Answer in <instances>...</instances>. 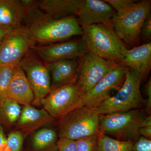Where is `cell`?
<instances>
[{
    "label": "cell",
    "instance_id": "1",
    "mask_svg": "<svg viewBox=\"0 0 151 151\" xmlns=\"http://www.w3.org/2000/svg\"><path fill=\"white\" fill-rule=\"evenodd\" d=\"M37 1H29L24 6V26L35 44L66 40L83 33V29L74 16L59 19L52 18L40 10Z\"/></svg>",
    "mask_w": 151,
    "mask_h": 151
},
{
    "label": "cell",
    "instance_id": "2",
    "mask_svg": "<svg viewBox=\"0 0 151 151\" xmlns=\"http://www.w3.org/2000/svg\"><path fill=\"white\" fill-rule=\"evenodd\" d=\"M82 40L89 52L103 59L120 64L127 49L111 24L82 27Z\"/></svg>",
    "mask_w": 151,
    "mask_h": 151
},
{
    "label": "cell",
    "instance_id": "3",
    "mask_svg": "<svg viewBox=\"0 0 151 151\" xmlns=\"http://www.w3.org/2000/svg\"><path fill=\"white\" fill-rule=\"evenodd\" d=\"M142 79L139 74L129 68L123 85L115 95L89 107L101 116L141 109L145 105L140 91Z\"/></svg>",
    "mask_w": 151,
    "mask_h": 151
},
{
    "label": "cell",
    "instance_id": "4",
    "mask_svg": "<svg viewBox=\"0 0 151 151\" xmlns=\"http://www.w3.org/2000/svg\"><path fill=\"white\" fill-rule=\"evenodd\" d=\"M150 0L137 1L126 10L116 13L111 24L118 37L125 45L134 47L139 44L141 29L151 13Z\"/></svg>",
    "mask_w": 151,
    "mask_h": 151
},
{
    "label": "cell",
    "instance_id": "5",
    "mask_svg": "<svg viewBox=\"0 0 151 151\" xmlns=\"http://www.w3.org/2000/svg\"><path fill=\"white\" fill-rule=\"evenodd\" d=\"M147 115L145 110L139 109L102 116L99 132L120 140L136 142L140 137L139 131Z\"/></svg>",
    "mask_w": 151,
    "mask_h": 151
},
{
    "label": "cell",
    "instance_id": "6",
    "mask_svg": "<svg viewBox=\"0 0 151 151\" xmlns=\"http://www.w3.org/2000/svg\"><path fill=\"white\" fill-rule=\"evenodd\" d=\"M101 115L91 107L83 106L63 116L60 122V138L77 140L98 134Z\"/></svg>",
    "mask_w": 151,
    "mask_h": 151
},
{
    "label": "cell",
    "instance_id": "7",
    "mask_svg": "<svg viewBox=\"0 0 151 151\" xmlns=\"http://www.w3.org/2000/svg\"><path fill=\"white\" fill-rule=\"evenodd\" d=\"M82 97L76 81L50 90L40 102L52 118H62L78 108Z\"/></svg>",
    "mask_w": 151,
    "mask_h": 151
},
{
    "label": "cell",
    "instance_id": "8",
    "mask_svg": "<svg viewBox=\"0 0 151 151\" xmlns=\"http://www.w3.org/2000/svg\"><path fill=\"white\" fill-rule=\"evenodd\" d=\"M80 59L76 82L83 96L119 65L89 52Z\"/></svg>",
    "mask_w": 151,
    "mask_h": 151
},
{
    "label": "cell",
    "instance_id": "9",
    "mask_svg": "<svg viewBox=\"0 0 151 151\" xmlns=\"http://www.w3.org/2000/svg\"><path fill=\"white\" fill-rule=\"evenodd\" d=\"M35 45L24 26L13 30L0 44V65L18 64Z\"/></svg>",
    "mask_w": 151,
    "mask_h": 151
},
{
    "label": "cell",
    "instance_id": "10",
    "mask_svg": "<svg viewBox=\"0 0 151 151\" xmlns=\"http://www.w3.org/2000/svg\"><path fill=\"white\" fill-rule=\"evenodd\" d=\"M128 69L129 68L119 64L84 94L78 108L93 106L111 97V92L115 90L118 91L122 87Z\"/></svg>",
    "mask_w": 151,
    "mask_h": 151
},
{
    "label": "cell",
    "instance_id": "11",
    "mask_svg": "<svg viewBox=\"0 0 151 151\" xmlns=\"http://www.w3.org/2000/svg\"><path fill=\"white\" fill-rule=\"evenodd\" d=\"M26 55L19 62V65L27 77L34 97L40 101L50 91V74L46 65L35 57Z\"/></svg>",
    "mask_w": 151,
    "mask_h": 151
},
{
    "label": "cell",
    "instance_id": "12",
    "mask_svg": "<svg viewBox=\"0 0 151 151\" xmlns=\"http://www.w3.org/2000/svg\"><path fill=\"white\" fill-rule=\"evenodd\" d=\"M33 48L37 55L46 63L60 60L80 59L88 52L82 40L35 46Z\"/></svg>",
    "mask_w": 151,
    "mask_h": 151
},
{
    "label": "cell",
    "instance_id": "13",
    "mask_svg": "<svg viewBox=\"0 0 151 151\" xmlns=\"http://www.w3.org/2000/svg\"><path fill=\"white\" fill-rule=\"evenodd\" d=\"M116 12L105 1L81 0L75 15L81 27L92 25L111 24Z\"/></svg>",
    "mask_w": 151,
    "mask_h": 151
},
{
    "label": "cell",
    "instance_id": "14",
    "mask_svg": "<svg viewBox=\"0 0 151 151\" xmlns=\"http://www.w3.org/2000/svg\"><path fill=\"white\" fill-rule=\"evenodd\" d=\"M120 64L134 70L142 78L147 76L151 68V42L127 49Z\"/></svg>",
    "mask_w": 151,
    "mask_h": 151
},
{
    "label": "cell",
    "instance_id": "15",
    "mask_svg": "<svg viewBox=\"0 0 151 151\" xmlns=\"http://www.w3.org/2000/svg\"><path fill=\"white\" fill-rule=\"evenodd\" d=\"M79 61L78 59H73L46 63L51 78L50 90L76 81Z\"/></svg>",
    "mask_w": 151,
    "mask_h": 151
},
{
    "label": "cell",
    "instance_id": "16",
    "mask_svg": "<svg viewBox=\"0 0 151 151\" xmlns=\"http://www.w3.org/2000/svg\"><path fill=\"white\" fill-rule=\"evenodd\" d=\"M7 97L24 106L30 105L34 99L31 86L19 63L14 68Z\"/></svg>",
    "mask_w": 151,
    "mask_h": 151
},
{
    "label": "cell",
    "instance_id": "17",
    "mask_svg": "<svg viewBox=\"0 0 151 151\" xmlns=\"http://www.w3.org/2000/svg\"><path fill=\"white\" fill-rule=\"evenodd\" d=\"M25 12L21 1L0 0V26L12 30L23 26Z\"/></svg>",
    "mask_w": 151,
    "mask_h": 151
},
{
    "label": "cell",
    "instance_id": "18",
    "mask_svg": "<svg viewBox=\"0 0 151 151\" xmlns=\"http://www.w3.org/2000/svg\"><path fill=\"white\" fill-rule=\"evenodd\" d=\"M81 0H40L37 1L40 11L54 19L74 16Z\"/></svg>",
    "mask_w": 151,
    "mask_h": 151
},
{
    "label": "cell",
    "instance_id": "19",
    "mask_svg": "<svg viewBox=\"0 0 151 151\" xmlns=\"http://www.w3.org/2000/svg\"><path fill=\"white\" fill-rule=\"evenodd\" d=\"M52 117L44 109H38L30 105L24 106L17 124L21 128L43 124L52 120Z\"/></svg>",
    "mask_w": 151,
    "mask_h": 151
},
{
    "label": "cell",
    "instance_id": "20",
    "mask_svg": "<svg viewBox=\"0 0 151 151\" xmlns=\"http://www.w3.org/2000/svg\"><path fill=\"white\" fill-rule=\"evenodd\" d=\"M134 142L113 139L99 132L98 146L99 151H132Z\"/></svg>",
    "mask_w": 151,
    "mask_h": 151
},
{
    "label": "cell",
    "instance_id": "21",
    "mask_svg": "<svg viewBox=\"0 0 151 151\" xmlns=\"http://www.w3.org/2000/svg\"><path fill=\"white\" fill-rule=\"evenodd\" d=\"M57 139V134L52 129L44 128L36 132L32 139V147L40 150L51 146Z\"/></svg>",
    "mask_w": 151,
    "mask_h": 151
},
{
    "label": "cell",
    "instance_id": "22",
    "mask_svg": "<svg viewBox=\"0 0 151 151\" xmlns=\"http://www.w3.org/2000/svg\"><path fill=\"white\" fill-rule=\"evenodd\" d=\"M22 110L20 104L7 97L0 103L1 115L9 124L17 123L20 116Z\"/></svg>",
    "mask_w": 151,
    "mask_h": 151
},
{
    "label": "cell",
    "instance_id": "23",
    "mask_svg": "<svg viewBox=\"0 0 151 151\" xmlns=\"http://www.w3.org/2000/svg\"><path fill=\"white\" fill-rule=\"evenodd\" d=\"M17 64L0 65V103L7 98L8 89Z\"/></svg>",
    "mask_w": 151,
    "mask_h": 151
},
{
    "label": "cell",
    "instance_id": "24",
    "mask_svg": "<svg viewBox=\"0 0 151 151\" xmlns=\"http://www.w3.org/2000/svg\"><path fill=\"white\" fill-rule=\"evenodd\" d=\"M76 145V151H99L98 134L77 140Z\"/></svg>",
    "mask_w": 151,
    "mask_h": 151
},
{
    "label": "cell",
    "instance_id": "25",
    "mask_svg": "<svg viewBox=\"0 0 151 151\" xmlns=\"http://www.w3.org/2000/svg\"><path fill=\"white\" fill-rule=\"evenodd\" d=\"M23 142V137L18 131L10 133L6 138V151H21Z\"/></svg>",
    "mask_w": 151,
    "mask_h": 151
},
{
    "label": "cell",
    "instance_id": "26",
    "mask_svg": "<svg viewBox=\"0 0 151 151\" xmlns=\"http://www.w3.org/2000/svg\"><path fill=\"white\" fill-rule=\"evenodd\" d=\"M110 5L116 13L122 12L129 9L137 1L134 0H104Z\"/></svg>",
    "mask_w": 151,
    "mask_h": 151
},
{
    "label": "cell",
    "instance_id": "27",
    "mask_svg": "<svg viewBox=\"0 0 151 151\" xmlns=\"http://www.w3.org/2000/svg\"><path fill=\"white\" fill-rule=\"evenodd\" d=\"M57 146L59 151H76V140L68 138H60Z\"/></svg>",
    "mask_w": 151,
    "mask_h": 151
},
{
    "label": "cell",
    "instance_id": "28",
    "mask_svg": "<svg viewBox=\"0 0 151 151\" xmlns=\"http://www.w3.org/2000/svg\"><path fill=\"white\" fill-rule=\"evenodd\" d=\"M132 151H151V140L140 136L134 143Z\"/></svg>",
    "mask_w": 151,
    "mask_h": 151
},
{
    "label": "cell",
    "instance_id": "29",
    "mask_svg": "<svg viewBox=\"0 0 151 151\" xmlns=\"http://www.w3.org/2000/svg\"><path fill=\"white\" fill-rule=\"evenodd\" d=\"M140 37L144 41H149L151 37V13L144 22L141 29Z\"/></svg>",
    "mask_w": 151,
    "mask_h": 151
},
{
    "label": "cell",
    "instance_id": "30",
    "mask_svg": "<svg viewBox=\"0 0 151 151\" xmlns=\"http://www.w3.org/2000/svg\"><path fill=\"white\" fill-rule=\"evenodd\" d=\"M145 93L147 97L145 100V111L147 115H150L151 111V80L149 79L145 85Z\"/></svg>",
    "mask_w": 151,
    "mask_h": 151
},
{
    "label": "cell",
    "instance_id": "31",
    "mask_svg": "<svg viewBox=\"0 0 151 151\" xmlns=\"http://www.w3.org/2000/svg\"><path fill=\"white\" fill-rule=\"evenodd\" d=\"M140 135L142 137L151 139V126H145L140 128Z\"/></svg>",
    "mask_w": 151,
    "mask_h": 151
},
{
    "label": "cell",
    "instance_id": "32",
    "mask_svg": "<svg viewBox=\"0 0 151 151\" xmlns=\"http://www.w3.org/2000/svg\"><path fill=\"white\" fill-rule=\"evenodd\" d=\"M6 137L3 129L0 127V151L6 150Z\"/></svg>",
    "mask_w": 151,
    "mask_h": 151
},
{
    "label": "cell",
    "instance_id": "33",
    "mask_svg": "<svg viewBox=\"0 0 151 151\" xmlns=\"http://www.w3.org/2000/svg\"><path fill=\"white\" fill-rule=\"evenodd\" d=\"M12 30H13L0 26V44L4 38Z\"/></svg>",
    "mask_w": 151,
    "mask_h": 151
},
{
    "label": "cell",
    "instance_id": "34",
    "mask_svg": "<svg viewBox=\"0 0 151 151\" xmlns=\"http://www.w3.org/2000/svg\"><path fill=\"white\" fill-rule=\"evenodd\" d=\"M57 151H59V150H58Z\"/></svg>",
    "mask_w": 151,
    "mask_h": 151
}]
</instances>
